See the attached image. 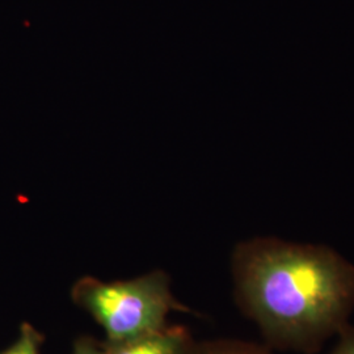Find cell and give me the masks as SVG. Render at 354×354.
I'll use <instances>...</instances> for the list:
<instances>
[{
	"label": "cell",
	"mask_w": 354,
	"mask_h": 354,
	"mask_svg": "<svg viewBox=\"0 0 354 354\" xmlns=\"http://www.w3.org/2000/svg\"><path fill=\"white\" fill-rule=\"evenodd\" d=\"M102 346L106 354H193L197 342L188 329L165 324L127 342H104Z\"/></svg>",
	"instance_id": "3"
},
{
	"label": "cell",
	"mask_w": 354,
	"mask_h": 354,
	"mask_svg": "<svg viewBox=\"0 0 354 354\" xmlns=\"http://www.w3.org/2000/svg\"><path fill=\"white\" fill-rule=\"evenodd\" d=\"M339 342L330 354H354V327L348 324L340 330Z\"/></svg>",
	"instance_id": "6"
},
{
	"label": "cell",
	"mask_w": 354,
	"mask_h": 354,
	"mask_svg": "<svg viewBox=\"0 0 354 354\" xmlns=\"http://www.w3.org/2000/svg\"><path fill=\"white\" fill-rule=\"evenodd\" d=\"M193 354H272L268 345L241 340H215L197 342Z\"/></svg>",
	"instance_id": "4"
},
{
	"label": "cell",
	"mask_w": 354,
	"mask_h": 354,
	"mask_svg": "<svg viewBox=\"0 0 354 354\" xmlns=\"http://www.w3.org/2000/svg\"><path fill=\"white\" fill-rule=\"evenodd\" d=\"M231 269L236 304L269 348L317 353L349 324L354 266L332 248L254 238L235 247Z\"/></svg>",
	"instance_id": "1"
},
{
	"label": "cell",
	"mask_w": 354,
	"mask_h": 354,
	"mask_svg": "<svg viewBox=\"0 0 354 354\" xmlns=\"http://www.w3.org/2000/svg\"><path fill=\"white\" fill-rule=\"evenodd\" d=\"M73 354H106L102 342H96L91 337H80L74 344Z\"/></svg>",
	"instance_id": "7"
},
{
	"label": "cell",
	"mask_w": 354,
	"mask_h": 354,
	"mask_svg": "<svg viewBox=\"0 0 354 354\" xmlns=\"http://www.w3.org/2000/svg\"><path fill=\"white\" fill-rule=\"evenodd\" d=\"M71 299L102 327L106 342L136 339L165 327L172 311H190L175 298L163 270L120 281L82 277L71 288Z\"/></svg>",
	"instance_id": "2"
},
{
	"label": "cell",
	"mask_w": 354,
	"mask_h": 354,
	"mask_svg": "<svg viewBox=\"0 0 354 354\" xmlns=\"http://www.w3.org/2000/svg\"><path fill=\"white\" fill-rule=\"evenodd\" d=\"M44 335L29 323H23L19 329V336L11 346L0 354H41Z\"/></svg>",
	"instance_id": "5"
}]
</instances>
